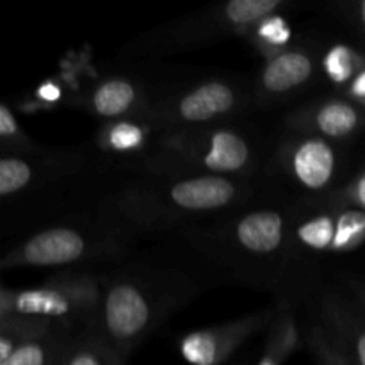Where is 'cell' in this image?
I'll list each match as a JSON object with an SVG mask.
<instances>
[{
    "label": "cell",
    "mask_w": 365,
    "mask_h": 365,
    "mask_svg": "<svg viewBox=\"0 0 365 365\" xmlns=\"http://www.w3.org/2000/svg\"><path fill=\"white\" fill-rule=\"evenodd\" d=\"M103 327L109 335V344L116 351H127L145 328L152 312L143 292L130 284H118L109 289L103 299Z\"/></svg>",
    "instance_id": "6da1fadb"
},
{
    "label": "cell",
    "mask_w": 365,
    "mask_h": 365,
    "mask_svg": "<svg viewBox=\"0 0 365 365\" xmlns=\"http://www.w3.org/2000/svg\"><path fill=\"white\" fill-rule=\"evenodd\" d=\"M93 305L91 296L82 287H43L13 294L11 307L27 319H64Z\"/></svg>",
    "instance_id": "7a4b0ae2"
},
{
    "label": "cell",
    "mask_w": 365,
    "mask_h": 365,
    "mask_svg": "<svg viewBox=\"0 0 365 365\" xmlns=\"http://www.w3.org/2000/svg\"><path fill=\"white\" fill-rule=\"evenodd\" d=\"M86 242L71 228H50L29 239L18 253V260L29 266H61L81 259Z\"/></svg>",
    "instance_id": "3957f363"
},
{
    "label": "cell",
    "mask_w": 365,
    "mask_h": 365,
    "mask_svg": "<svg viewBox=\"0 0 365 365\" xmlns=\"http://www.w3.org/2000/svg\"><path fill=\"white\" fill-rule=\"evenodd\" d=\"M235 187L221 177H196L177 182L171 187L175 205L187 210H212L234 200Z\"/></svg>",
    "instance_id": "277c9868"
},
{
    "label": "cell",
    "mask_w": 365,
    "mask_h": 365,
    "mask_svg": "<svg viewBox=\"0 0 365 365\" xmlns=\"http://www.w3.org/2000/svg\"><path fill=\"white\" fill-rule=\"evenodd\" d=\"M242 341L241 328L200 330L180 342L182 356L192 365H220Z\"/></svg>",
    "instance_id": "5b68a950"
},
{
    "label": "cell",
    "mask_w": 365,
    "mask_h": 365,
    "mask_svg": "<svg viewBox=\"0 0 365 365\" xmlns=\"http://www.w3.org/2000/svg\"><path fill=\"white\" fill-rule=\"evenodd\" d=\"M294 173L309 189H321L330 182L335 168L334 150L323 139H309L294 153Z\"/></svg>",
    "instance_id": "8992f818"
},
{
    "label": "cell",
    "mask_w": 365,
    "mask_h": 365,
    "mask_svg": "<svg viewBox=\"0 0 365 365\" xmlns=\"http://www.w3.org/2000/svg\"><path fill=\"white\" fill-rule=\"evenodd\" d=\"M237 239L253 253H271L282 245L284 220L274 210H259L242 217L237 225Z\"/></svg>",
    "instance_id": "52a82bcc"
},
{
    "label": "cell",
    "mask_w": 365,
    "mask_h": 365,
    "mask_svg": "<svg viewBox=\"0 0 365 365\" xmlns=\"http://www.w3.org/2000/svg\"><path fill=\"white\" fill-rule=\"evenodd\" d=\"M234 93L223 82H207L184 96L180 116L187 121H207L234 107Z\"/></svg>",
    "instance_id": "ba28073f"
},
{
    "label": "cell",
    "mask_w": 365,
    "mask_h": 365,
    "mask_svg": "<svg viewBox=\"0 0 365 365\" xmlns=\"http://www.w3.org/2000/svg\"><path fill=\"white\" fill-rule=\"evenodd\" d=\"M312 75V61L302 52H285L274 57L262 75L264 86L273 93H284L303 84Z\"/></svg>",
    "instance_id": "9c48e42d"
},
{
    "label": "cell",
    "mask_w": 365,
    "mask_h": 365,
    "mask_svg": "<svg viewBox=\"0 0 365 365\" xmlns=\"http://www.w3.org/2000/svg\"><path fill=\"white\" fill-rule=\"evenodd\" d=\"M331 321V335L351 365H365V324L342 307H331L327 314Z\"/></svg>",
    "instance_id": "30bf717a"
},
{
    "label": "cell",
    "mask_w": 365,
    "mask_h": 365,
    "mask_svg": "<svg viewBox=\"0 0 365 365\" xmlns=\"http://www.w3.org/2000/svg\"><path fill=\"white\" fill-rule=\"evenodd\" d=\"M64 346L61 339L41 330L31 331L0 365H59Z\"/></svg>",
    "instance_id": "8fae6325"
},
{
    "label": "cell",
    "mask_w": 365,
    "mask_h": 365,
    "mask_svg": "<svg viewBox=\"0 0 365 365\" xmlns=\"http://www.w3.org/2000/svg\"><path fill=\"white\" fill-rule=\"evenodd\" d=\"M248 145L234 132H216L210 139L205 166L212 171H237L248 160Z\"/></svg>",
    "instance_id": "7c38bea8"
},
{
    "label": "cell",
    "mask_w": 365,
    "mask_h": 365,
    "mask_svg": "<svg viewBox=\"0 0 365 365\" xmlns=\"http://www.w3.org/2000/svg\"><path fill=\"white\" fill-rule=\"evenodd\" d=\"M123 356L106 339L84 337L64 346L59 365H121Z\"/></svg>",
    "instance_id": "4fadbf2b"
},
{
    "label": "cell",
    "mask_w": 365,
    "mask_h": 365,
    "mask_svg": "<svg viewBox=\"0 0 365 365\" xmlns=\"http://www.w3.org/2000/svg\"><path fill=\"white\" fill-rule=\"evenodd\" d=\"M134 100L135 91L130 82L114 78V81L106 82V84H102L96 89L95 96H93V106H95L98 114L113 118L120 116L125 110H128V107L134 103Z\"/></svg>",
    "instance_id": "5bb4252c"
},
{
    "label": "cell",
    "mask_w": 365,
    "mask_h": 365,
    "mask_svg": "<svg viewBox=\"0 0 365 365\" xmlns=\"http://www.w3.org/2000/svg\"><path fill=\"white\" fill-rule=\"evenodd\" d=\"M359 123V114L351 106L344 102L327 103L317 113V127L331 138H342L355 130Z\"/></svg>",
    "instance_id": "9a60e30c"
},
{
    "label": "cell",
    "mask_w": 365,
    "mask_h": 365,
    "mask_svg": "<svg viewBox=\"0 0 365 365\" xmlns=\"http://www.w3.org/2000/svg\"><path fill=\"white\" fill-rule=\"evenodd\" d=\"M282 6V0H232L225 7V16L234 25H248L266 20Z\"/></svg>",
    "instance_id": "2e32d148"
},
{
    "label": "cell",
    "mask_w": 365,
    "mask_h": 365,
    "mask_svg": "<svg viewBox=\"0 0 365 365\" xmlns=\"http://www.w3.org/2000/svg\"><path fill=\"white\" fill-rule=\"evenodd\" d=\"M32 177L31 166L16 157H4L0 160V195L9 196L29 184Z\"/></svg>",
    "instance_id": "e0dca14e"
},
{
    "label": "cell",
    "mask_w": 365,
    "mask_h": 365,
    "mask_svg": "<svg viewBox=\"0 0 365 365\" xmlns=\"http://www.w3.org/2000/svg\"><path fill=\"white\" fill-rule=\"evenodd\" d=\"M335 228L337 227L334 225L331 217L319 216L316 220H310L305 225H302V228L298 230V235L310 248L323 250L334 245Z\"/></svg>",
    "instance_id": "ac0fdd59"
},
{
    "label": "cell",
    "mask_w": 365,
    "mask_h": 365,
    "mask_svg": "<svg viewBox=\"0 0 365 365\" xmlns=\"http://www.w3.org/2000/svg\"><path fill=\"white\" fill-rule=\"evenodd\" d=\"M309 344L317 365H351L330 334L327 335L321 330H312V334L309 335Z\"/></svg>",
    "instance_id": "d6986e66"
},
{
    "label": "cell",
    "mask_w": 365,
    "mask_h": 365,
    "mask_svg": "<svg viewBox=\"0 0 365 365\" xmlns=\"http://www.w3.org/2000/svg\"><path fill=\"white\" fill-rule=\"evenodd\" d=\"M324 68H327V73L330 75L331 81L346 82L355 70L353 52L344 45L334 46L324 57Z\"/></svg>",
    "instance_id": "ffe728a7"
},
{
    "label": "cell",
    "mask_w": 365,
    "mask_h": 365,
    "mask_svg": "<svg viewBox=\"0 0 365 365\" xmlns=\"http://www.w3.org/2000/svg\"><path fill=\"white\" fill-rule=\"evenodd\" d=\"M292 346H294L292 328L282 327L277 331V335H273L269 339V342H267L266 351H264L259 365H282L289 356V353H291Z\"/></svg>",
    "instance_id": "44dd1931"
},
{
    "label": "cell",
    "mask_w": 365,
    "mask_h": 365,
    "mask_svg": "<svg viewBox=\"0 0 365 365\" xmlns=\"http://www.w3.org/2000/svg\"><path fill=\"white\" fill-rule=\"evenodd\" d=\"M365 232V216L356 212H349L341 217L337 228H335V239L334 245L337 248L341 246H348L355 239H359Z\"/></svg>",
    "instance_id": "7402d4cb"
},
{
    "label": "cell",
    "mask_w": 365,
    "mask_h": 365,
    "mask_svg": "<svg viewBox=\"0 0 365 365\" xmlns=\"http://www.w3.org/2000/svg\"><path fill=\"white\" fill-rule=\"evenodd\" d=\"M110 146L116 150H130L141 145L143 130L132 123H120L110 130Z\"/></svg>",
    "instance_id": "603a6c76"
},
{
    "label": "cell",
    "mask_w": 365,
    "mask_h": 365,
    "mask_svg": "<svg viewBox=\"0 0 365 365\" xmlns=\"http://www.w3.org/2000/svg\"><path fill=\"white\" fill-rule=\"evenodd\" d=\"M259 34L260 38L273 43V45H285L291 38V29H289L287 21L284 18L269 16L260 24Z\"/></svg>",
    "instance_id": "cb8c5ba5"
},
{
    "label": "cell",
    "mask_w": 365,
    "mask_h": 365,
    "mask_svg": "<svg viewBox=\"0 0 365 365\" xmlns=\"http://www.w3.org/2000/svg\"><path fill=\"white\" fill-rule=\"evenodd\" d=\"M18 125L13 113H11L7 106H2L0 107V134H2L4 138H9V135H14Z\"/></svg>",
    "instance_id": "d4e9b609"
},
{
    "label": "cell",
    "mask_w": 365,
    "mask_h": 365,
    "mask_svg": "<svg viewBox=\"0 0 365 365\" xmlns=\"http://www.w3.org/2000/svg\"><path fill=\"white\" fill-rule=\"evenodd\" d=\"M38 93H39V96H41L43 100H46V102H56V100L59 98V95H61L59 88H57V86H53V84L41 86Z\"/></svg>",
    "instance_id": "484cf974"
},
{
    "label": "cell",
    "mask_w": 365,
    "mask_h": 365,
    "mask_svg": "<svg viewBox=\"0 0 365 365\" xmlns=\"http://www.w3.org/2000/svg\"><path fill=\"white\" fill-rule=\"evenodd\" d=\"M353 95L359 96V98H365V71L356 77V81L353 82V88H351Z\"/></svg>",
    "instance_id": "4316f807"
},
{
    "label": "cell",
    "mask_w": 365,
    "mask_h": 365,
    "mask_svg": "<svg viewBox=\"0 0 365 365\" xmlns=\"http://www.w3.org/2000/svg\"><path fill=\"white\" fill-rule=\"evenodd\" d=\"M356 200L365 207V175L360 178L359 184H356Z\"/></svg>",
    "instance_id": "83f0119b"
},
{
    "label": "cell",
    "mask_w": 365,
    "mask_h": 365,
    "mask_svg": "<svg viewBox=\"0 0 365 365\" xmlns=\"http://www.w3.org/2000/svg\"><path fill=\"white\" fill-rule=\"evenodd\" d=\"M360 16H362V21L365 25V0L362 2V6H360Z\"/></svg>",
    "instance_id": "f1b7e54d"
}]
</instances>
